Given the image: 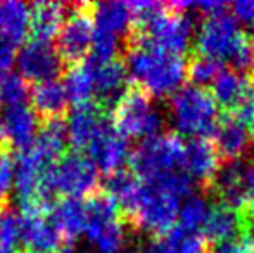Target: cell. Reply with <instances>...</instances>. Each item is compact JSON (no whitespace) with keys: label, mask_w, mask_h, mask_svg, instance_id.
Masks as SVG:
<instances>
[{"label":"cell","mask_w":254,"mask_h":253,"mask_svg":"<svg viewBox=\"0 0 254 253\" xmlns=\"http://www.w3.org/2000/svg\"><path fill=\"white\" fill-rule=\"evenodd\" d=\"M127 71L154 97L177 94L187 78V64L182 56L161 51L138 38L127 52Z\"/></svg>","instance_id":"1"},{"label":"cell","mask_w":254,"mask_h":253,"mask_svg":"<svg viewBox=\"0 0 254 253\" xmlns=\"http://www.w3.org/2000/svg\"><path fill=\"white\" fill-rule=\"evenodd\" d=\"M170 115L175 128L192 139H204L218 127V104L213 94L199 87H182L173 94Z\"/></svg>","instance_id":"2"},{"label":"cell","mask_w":254,"mask_h":253,"mask_svg":"<svg viewBox=\"0 0 254 253\" xmlns=\"http://www.w3.org/2000/svg\"><path fill=\"white\" fill-rule=\"evenodd\" d=\"M185 160V142L175 134L145 139L130 156V165L137 177L152 184L171 173L182 172Z\"/></svg>","instance_id":"3"},{"label":"cell","mask_w":254,"mask_h":253,"mask_svg":"<svg viewBox=\"0 0 254 253\" xmlns=\"http://www.w3.org/2000/svg\"><path fill=\"white\" fill-rule=\"evenodd\" d=\"M85 234L99 253H120L125 247V227L116 201L107 192H94L85 201Z\"/></svg>","instance_id":"4"},{"label":"cell","mask_w":254,"mask_h":253,"mask_svg":"<svg viewBox=\"0 0 254 253\" xmlns=\"http://www.w3.org/2000/svg\"><path fill=\"white\" fill-rule=\"evenodd\" d=\"M114 128L125 137L151 139L163 128V115L151 95L142 88H130L114 104Z\"/></svg>","instance_id":"5"},{"label":"cell","mask_w":254,"mask_h":253,"mask_svg":"<svg viewBox=\"0 0 254 253\" xmlns=\"http://www.w3.org/2000/svg\"><path fill=\"white\" fill-rule=\"evenodd\" d=\"M194 33V24L187 12L171 9H161L152 19H149L144 26L138 28V35L135 38L144 40L161 51L182 56L190 45V38Z\"/></svg>","instance_id":"6"},{"label":"cell","mask_w":254,"mask_h":253,"mask_svg":"<svg viewBox=\"0 0 254 253\" xmlns=\"http://www.w3.org/2000/svg\"><path fill=\"white\" fill-rule=\"evenodd\" d=\"M180 198L156 186L144 184V192L131 213L133 226L152 236H166L178 219Z\"/></svg>","instance_id":"7"},{"label":"cell","mask_w":254,"mask_h":253,"mask_svg":"<svg viewBox=\"0 0 254 253\" xmlns=\"http://www.w3.org/2000/svg\"><path fill=\"white\" fill-rule=\"evenodd\" d=\"M52 192H59L64 198L80 199L83 196H92L99 182V170L90 162V158L81 153L64 155L51 170Z\"/></svg>","instance_id":"8"},{"label":"cell","mask_w":254,"mask_h":253,"mask_svg":"<svg viewBox=\"0 0 254 253\" xmlns=\"http://www.w3.org/2000/svg\"><path fill=\"white\" fill-rule=\"evenodd\" d=\"M94 17L92 7L87 3L71 5V12L67 14L59 35H57V54L63 61L78 64L85 59V56L92 51L94 44Z\"/></svg>","instance_id":"9"},{"label":"cell","mask_w":254,"mask_h":253,"mask_svg":"<svg viewBox=\"0 0 254 253\" xmlns=\"http://www.w3.org/2000/svg\"><path fill=\"white\" fill-rule=\"evenodd\" d=\"M242 33L244 31L237 26L234 16L223 10L204 19L195 37V45L204 58L214 59L218 63L228 61Z\"/></svg>","instance_id":"10"},{"label":"cell","mask_w":254,"mask_h":253,"mask_svg":"<svg viewBox=\"0 0 254 253\" xmlns=\"http://www.w3.org/2000/svg\"><path fill=\"white\" fill-rule=\"evenodd\" d=\"M17 68L24 80L42 84L59 77L63 59L51 44L31 40L17 52Z\"/></svg>","instance_id":"11"},{"label":"cell","mask_w":254,"mask_h":253,"mask_svg":"<svg viewBox=\"0 0 254 253\" xmlns=\"http://www.w3.org/2000/svg\"><path fill=\"white\" fill-rule=\"evenodd\" d=\"M88 158L101 172L111 173L121 170V167L130 158V148H128L127 137L121 135L114 128V125L104 123L95 139L88 146Z\"/></svg>","instance_id":"12"},{"label":"cell","mask_w":254,"mask_h":253,"mask_svg":"<svg viewBox=\"0 0 254 253\" xmlns=\"http://www.w3.org/2000/svg\"><path fill=\"white\" fill-rule=\"evenodd\" d=\"M38 134V116L26 104L0 111V146L16 151L26 149Z\"/></svg>","instance_id":"13"},{"label":"cell","mask_w":254,"mask_h":253,"mask_svg":"<svg viewBox=\"0 0 254 253\" xmlns=\"http://www.w3.org/2000/svg\"><path fill=\"white\" fill-rule=\"evenodd\" d=\"M21 240L24 247L35 253H57L63 243L59 233L51 222L49 212L21 210Z\"/></svg>","instance_id":"14"},{"label":"cell","mask_w":254,"mask_h":253,"mask_svg":"<svg viewBox=\"0 0 254 253\" xmlns=\"http://www.w3.org/2000/svg\"><path fill=\"white\" fill-rule=\"evenodd\" d=\"M248 169L242 160L228 162L225 167H220L216 177L211 182V187L221 198V203L249 213L248 198H246V179H248Z\"/></svg>","instance_id":"15"},{"label":"cell","mask_w":254,"mask_h":253,"mask_svg":"<svg viewBox=\"0 0 254 253\" xmlns=\"http://www.w3.org/2000/svg\"><path fill=\"white\" fill-rule=\"evenodd\" d=\"M248 217L249 213H244L241 210H235L225 203L211 206L206 215V220L202 224V238L204 240L221 243V241L232 240L239 236V233L248 231Z\"/></svg>","instance_id":"16"},{"label":"cell","mask_w":254,"mask_h":253,"mask_svg":"<svg viewBox=\"0 0 254 253\" xmlns=\"http://www.w3.org/2000/svg\"><path fill=\"white\" fill-rule=\"evenodd\" d=\"M106 123L101 108L94 102L85 106H78L67 116L66 125V137L67 142L74 149H87L90 142L95 139V135L101 132V128Z\"/></svg>","instance_id":"17"},{"label":"cell","mask_w":254,"mask_h":253,"mask_svg":"<svg viewBox=\"0 0 254 253\" xmlns=\"http://www.w3.org/2000/svg\"><path fill=\"white\" fill-rule=\"evenodd\" d=\"M253 146V134L235 116H228L218 122L214 130V148L218 155L228 162H237L248 155Z\"/></svg>","instance_id":"18"},{"label":"cell","mask_w":254,"mask_h":253,"mask_svg":"<svg viewBox=\"0 0 254 253\" xmlns=\"http://www.w3.org/2000/svg\"><path fill=\"white\" fill-rule=\"evenodd\" d=\"M184 169L192 180L197 179L202 184H211L220 170V155L214 144L207 139H192L185 144Z\"/></svg>","instance_id":"19"},{"label":"cell","mask_w":254,"mask_h":253,"mask_svg":"<svg viewBox=\"0 0 254 253\" xmlns=\"http://www.w3.org/2000/svg\"><path fill=\"white\" fill-rule=\"evenodd\" d=\"M94 70V84L95 95L107 104H116L121 95L127 92L128 71L121 61L111 59V61H92Z\"/></svg>","instance_id":"20"},{"label":"cell","mask_w":254,"mask_h":253,"mask_svg":"<svg viewBox=\"0 0 254 253\" xmlns=\"http://www.w3.org/2000/svg\"><path fill=\"white\" fill-rule=\"evenodd\" d=\"M49 217L63 243H73L85 233L87 212H85V203H81L80 199L63 198L59 201H54Z\"/></svg>","instance_id":"21"},{"label":"cell","mask_w":254,"mask_h":253,"mask_svg":"<svg viewBox=\"0 0 254 253\" xmlns=\"http://www.w3.org/2000/svg\"><path fill=\"white\" fill-rule=\"evenodd\" d=\"M67 3L47 0L30 5V31L33 40L51 44L52 38H57L67 17Z\"/></svg>","instance_id":"22"},{"label":"cell","mask_w":254,"mask_h":253,"mask_svg":"<svg viewBox=\"0 0 254 253\" xmlns=\"http://www.w3.org/2000/svg\"><path fill=\"white\" fill-rule=\"evenodd\" d=\"M31 109L37 113V116L49 120H59L61 115H64L69 104L66 88L61 82L49 80L42 84H35V87L30 90Z\"/></svg>","instance_id":"23"},{"label":"cell","mask_w":254,"mask_h":253,"mask_svg":"<svg viewBox=\"0 0 254 253\" xmlns=\"http://www.w3.org/2000/svg\"><path fill=\"white\" fill-rule=\"evenodd\" d=\"M95 31L120 38L130 30L133 23V14L125 2H102L92 7Z\"/></svg>","instance_id":"24"},{"label":"cell","mask_w":254,"mask_h":253,"mask_svg":"<svg viewBox=\"0 0 254 253\" xmlns=\"http://www.w3.org/2000/svg\"><path fill=\"white\" fill-rule=\"evenodd\" d=\"M30 31V5L17 0L0 2V40L17 45Z\"/></svg>","instance_id":"25"},{"label":"cell","mask_w":254,"mask_h":253,"mask_svg":"<svg viewBox=\"0 0 254 253\" xmlns=\"http://www.w3.org/2000/svg\"><path fill=\"white\" fill-rule=\"evenodd\" d=\"M253 87L254 84L248 75L235 70H221L213 84V97L216 104H221L227 109H235Z\"/></svg>","instance_id":"26"},{"label":"cell","mask_w":254,"mask_h":253,"mask_svg":"<svg viewBox=\"0 0 254 253\" xmlns=\"http://www.w3.org/2000/svg\"><path fill=\"white\" fill-rule=\"evenodd\" d=\"M106 192L116 201L118 208L131 215L142 198L144 184L137 179L135 173H130L127 170H118V172L111 173L107 179Z\"/></svg>","instance_id":"27"},{"label":"cell","mask_w":254,"mask_h":253,"mask_svg":"<svg viewBox=\"0 0 254 253\" xmlns=\"http://www.w3.org/2000/svg\"><path fill=\"white\" fill-rule=\"evenodd\" d=\"M64 88L69 102H73L74 108L78 106L90 104L92 97L95 95V84H94V70L90 61H81L67 70Z\"/></svg>","instance_id":"28"},{"label":"cell","mask_w":254,"mask_h":253,"mask_svg":"<svg viewBox=\"0 0 254 253\" xmlns=\"http://www.w3.org/2000/svg\"><path fill=\"white\" fill-rule=\"evenodd\" d=\"M164 253H207L206 240L197 233L184 231L180 227L171 229L159 241Z\"/></svg>","instance_id":"29"},{"label":"cell","mask_w":254,"mask_h":253,"mask_svg":"<svg viewBox=\"0 0 254 253\" xmlns=\"http://www.w3.org/2000/svg\"><path fill=\"white\" fill-rule=\"evenodd\" d=\"M28 97H30L28 84L21 75H16L12 71L0 75V111L24 104Z\"/></svg>","instance_id":"30"},{"label":"cell","mask_w":254,"mask_h":253,"mask_svg":"<svg viewBox=\"0 0 254 253\" xmlns=\"http://www.w3.org/2000/svg\"><path fill=\"white\" fill-rule=\"evenodd\" d=\"M209 212L206 198L201 194H190L184 199L178 210V220H180V229L195 233L199 227H202L206 215Z\"/></svg>","instance_id":"31"},{"label":"cell","mask_w":254,"mask_h":253,"mask_svg":"<svg viewBox=\"0 0 254 253\" xmlns=\"http://www.w3.org/2000/svg\"><path fill=\"white\" fill-rule=\"evenodd\" d=\"M220 73H221V64L214 61V59L204 58V56H197L187 66L189 80L194 84V87L199 88L206 87V85H213Z\"/></svg>","instance_id":"32"},{"label":"cell","mask_w":254,"mask_h":253,"mask_svg":"<svg viewBox=\"0 0 254 253\" xmlns=\"http://www.w3.org/2000/svg\"><path fill=\"white\" fill-rule=\"evenodd\" d=\"M19 240V217L9 210H3V215L0 219V253H17L16 248Z\"/></svg>","instance_id":"33"},{"label":"cell","mask_w":254,"mask_h":253,"mask_svg":"<svg viewBox=\"0 0 254 253\" xmlns=\"http://www.w3.org/2000/svg\"><path fill=\"white\" fill-rule=\"evenodd\" d=\"M209 253H254V236L246 231L232 240L216 243Z\"/></svg>","instance_id":"34"},{"label":"cell","mask_w":254,"mask_h":253,"mask_svg":"<svg viewBox=\"0 0 254 253\" xmlns=\"http://www.w3.org/2000/svg\"><path fill=\"white\" fill-rule=\"evenodd\" d=\"M14 187V162L5 151H0V205L9 198Z\"/></svg>","instance_id":"35"},{"label":"cell","mask_w":254,"mask_h":253,"mask_svg":"<svg viewBox=\"0 0 254 253\" xmlns=\"http://www.w3.org/2000/svg\"><path fill=\"white\" fill-rule=\"evenodd\" d=\"M234 111H235V118L241 123H244L254 135V87L248 92V95L242 99L241 104Z\"/></svg>","instance_id":"36"},{"label":"cell","mask_w":254,"mask_h":253,"mask_svg":"<svg viewBox=\"0 0 254 253\" xmlns=\"http://www.w3.org/2000/svg\"><path fill=\"white\" fill-rule=\"evenodd\" d=\"M232 16L246 26H254V0H237L232 3Z\"/></svg>","instance_id":"37"},{"label":"cell","mask_w":254,"mask_h":253,"mask_svg":"<svg viewBox=\"0 0 254 253\" xmlns=\"http://www.w3.org/2000/svg\"><path fill=\"white\" fill-rule=\"evenodd\" d=\"M17 63V45L0 40V75L10 73L12 66Z\"/></svg>","instance_id":"38"},{"label":"cell","mask_w":254,"mask_h":253,"mask_svg":"<svg viewBox=\"0 0 254 253\" xmlns=\"http://www.w3.org/2000/svg\"><path fill=\"white\" fill-rule=\"evenodd\" d=\"M246 198H248L249 213L254 212V165L248 169V179H246Z\"/></svg>","instance_id":"39"},{"label":"cell","mask_w":254,"mask_h":253,"mask_svg":"<svg viewBox=\"0 0 254 253\" xmlns=\"http://www.w3.org/2000/svg\"><path fill=\"white\" fill-rule=\"evenodd\" d=\"M140 253H164V252H163V248H161V245H159V243H154V245H151L149 248L142 250Z\"/></svg>","instance_id":"40"},{"label":"cell","mask_w":254,"mask_h":253,"mask_svg":"<svg viewBox=\"0 0 254 253\" xmlns=\"http://www.w3.org/2000/svg\"><path fill=\"white\" fill-rule=\"evenodd\" d=\"M248 233H251L254 236V212L249 213V217H248Z\"/></svg>","instance_id":"41"},{"label":"cell","mask_w":254,"mask_h":253,"mask_svg":"<svg viewBox=\"0 0 254 253\" xmlns=\"http://www.w3.org/2000/svg\"><path fill=\"white\" fill-rule=\"evenodd\" d=\"M57 253H80V252H76V250H73V248H66V250H59Z\"/></svg>","instance_id":"42"},{"label":"cell","mask_w":254,"mask_h":253,"mask_svg":"<svg viewBox=\"0 0 254 253\" xmlns=\"http://www.w3.org/2000/svg\"><path fill=\"white\" fill-rule=\"evenodd\" d=\"M2 215H3V208L0 206V219H2Z\"/></svg>","instance_id":"43"},{"label":"cell","mask_w":254,"mask_h":253,"mask_svg":"<svg viewBox=\"0 0 254 253\" xmlns=\"http://www.w3.org/2000/svg\"><path fill=\"white\" fill-rule=\"evenodd\" d=\"M21 253H35V252H30V250H24V252H21Z\"/></svg>","instance_id":"44"},{"label":"cell","mask_w":254,"mask_h":253,"mask_svg":"<svg viewBox=\"0 0 254 253\" xmlns=\"http://www.w3.org/2000/svg\"><path fill=\"white\" fill-rule=\"evenodd\" d=\"M0 151H2V146H0Z\"/></svg>","instance_id":"45"}]
</instances>
